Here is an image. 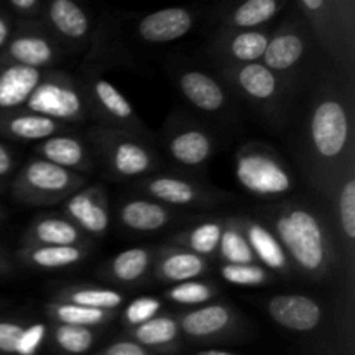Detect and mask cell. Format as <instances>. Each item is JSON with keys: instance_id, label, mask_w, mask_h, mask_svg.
Masks as SVG:
<instances>
[{"instance_id": "6da1fadb", "label": "cell", "mask_w": 355, "mask_h": 355, "mask_svg": "<svg viewBox=\"0 0 355 355\" xmlns=\"http://www.w3.org/2000/svg\"><path fill=\"white\" fill-rule=\"evenodd\" d=\"M286 130L311 193L329 203L340 173L355 158V76L326 62L298 94Z\"/></svg>"}, {"instance_id": "7a4b0ae2", "label": "cell", "mask_w": 355, "mask_h": 355, "mask_svg": "<svg viewBox=\"0 0 355 355\" xmlns=\"http://www.w3.org/2000/svg\"><path fill=\"white\" fill-rule=\"evenodd\" d=\"M257 218L279 239L293 276L329 286L345 281L329 203L315 196H288L260 208Z\"/></svg>"}, {"instance_id": "3957f363", "label": "cell", "mask_w": 355, "mask_h": 355, "mask_svg": "<svg viewBox=\"0 0 355 355\" xmlns=\"http://www.w3.org/2000/svg\"><path fill=\"white\" fill-rule=\"evenodd\" d=\"M314 31L295 7L274 24L262 64L298 90L328 62Z\"/></svg>"}, {"instance_id": "277c9868", "label": "cell", "mask_w": 355, "mask_h": 355, "mask_svg": "<svg viewBox=\"0 0 355 355\" xmlns=\"http://www.w3.org/2000/svg\"><path fill=\"white\" fill-rule=\"evenodd\" d=\"M214 71L231 94L257 111L272 130L281 132L290 123L298 90L270 71L262 62L218 64Z\"/></svg>"}, {"instance_id": "5b68a950", "label": "cell", "mask_w": 355, "mask_h": 355, "mask_svg": "<svg viewBox=\"0 0 355 355\" xmlns=\"http://www.w3.org/2000/svg\"><path fill=\"white\" fill-rule=\"evenodd\" d=\"M87 142L97 165L113 180H139L162 168V156L149 135L97 125L87 134Z\"/></svg>"}, {"instance_id": "8992f818", "label": "cell", "mask_w": 355, "mask_h": 355, "mask_svg": "<svg viewBox=\"0 0 355 355\" xmlns=\"http://www.w3.org/2000/svg\"><path fill=\"white\" fill-rule=\"evenodd\" d=\"M234 175L243 191L266 201L291 196L297 177L279 153L260 141L245 142L236 151Z\"/></svg>"}, {"instance_id": "52a82bcc", "label": "cell", "mask_w": 355, "mask_h": 355, "mask_svg": "<svg viewBox=\"0 0 355 355\" xmlns=\"http://www.w3.org/2000/svg\"><path fill=\"white\" fill-rule=\"evenodd\" d=\"M87 182V175L33 156L12 179L10 193L14 200L28 207H52L68 200Z\"/></svg>"}, {"instance_id": "ba28073f", "label": "cell", "mask_w": 355, "mask_h": 355, "mask_svg": "<svg viewBox=\"0 0 355 355\" xmlns=\"http://www.w3.org/2000/svg\"><path fill=\"white\" fill-rule=\"evenodd\" d=\"M23 110L44 114L64 125L83 123L90 118L82 85L61 69H45L40 83L24 103Z\"/></svg>"}, {"instance_id": "9c48e42d", "label": "cell", "mask_w": 355, "mask_h": 355, "mask_svg": "<svg viewBox=\"0 0 355 355\" xmlns=\"http://www.w3.org/2000/svg\"><path fill=\"white\" fill-rule=\"evenodd\" d=\"M134 191L173 210H211L222 201L231 200L225 191L214 189L201 180L173 172L142 177L134 182Z\"/></svg>"}, {"instance_id": "30bf717a", "label": "cell", "mask_w": 355, "mask_h": 355, "mask_svg": "<svg viewBox=\"0 0 355 355\" xmlns=\"http://www.w3.org/2000/svg\"><path fill=\"white\" fill-rule=\"evenodd\" d=\"M162 141L170 159L193 172L207 170L217 151L214 132L186 113H172L166 118Z\"/></svg>"}, {"instance_id": "8fae6325", "label": "cell", "mask_w": 355, "mask_h": 355, "mask_svg": "<svg viewBox=\"0 0 355 355\" xmlns=\"http://www.w3.org/2000/svg\"><path fill=\"white\" fill-rule=\"evenodd\" d=\"M85 96L90 118L99 121L101 127L120 128L134 134L149 135V130L139 118L134 104L99 73L87 69L78 80Z\"/></svg>"}, {"instance_id": "7c38bea8", "label": "cell", "mask_w": 355, "mask_h": 355, "mask_svg": "<svg viewBox=\"0 0 355 355\" xmlns=\"http://www.w3.org/2000/svg\"><path fill=\"white\" fill-rule=\"evenodd\" d=\"M42 19L16 21L9 42L0 52V64H19L35 69H52L64 55Z\"/></svg>"}, {"instance_id": "4fadbf2b", "label": "cell", "mask_w": 355, "mask_h": 355, "mask_svg": "<svg viewBox=\"0 0 355 355\" xmlns=\"http://www.w3.org/2000/svg\"><path fill=\"white\" fill-rule=\"evenodd\" d=\"M329 61L355 76V47L347 40L333 0H291Z\"/></svg>"}, {"instance_id": "5bb4252c", "label": "cell", "mask_w": 355, "mask_h": 355, "mask_svg": "<svg viewBox=\"0 0 355 355\" xmlns=\"http://www.w3.org/2000/svg\"><path fill=\"white\" fill-rule=\"evenodd\" d=\"M40 19L64 52L83 51L94 42L97 24L87 0H44Z\"/></svg>"}, {"instance_id": "9a60e30c", "label": "cell", "mask_w": 355, "mask_h": 355, "mask_svg": "<svg viewBox=\"0 0 355 355\" xmlns=\"http://www.w3.org/2000/svg\"><path fill=\"white\" fill-rule=\"evenodd\" d=\"M172 75L180 96L201 114L231 118L236 113V97L215 75V71H208L198 66H172Z\"/></svg>"}, {"instance_id": "2e32d148", "label": "cell", "mask_w": 355, "mask_h": 355, "mask_svg": "<svg viewBox=\"0 0 355 355\" xmlns=\"http://www.w3.org/2000/svg\"><path fill=\"white\" fill-rule=\"evenodd\" d=\"M270 321L298 335H312L329 321L333 311L321 298L309 293H276L263 300Z\"/></svg>"}, {"instance_id": "e0dca14e", "label": "cell", "mask_w": 355, "mask_h": 355, "mask_svg": "<svg viewBox=\"0 0 355 355\" xmlns=\"http://www.w3.org/2000/svg\"><path fill=\"white\" fill-rule=\"evenodd\" d=\"M333 225L338 238L345 269V281L350 291L355 286V158L340 173L338 182L329 200Z\"/></svg>"}, {"instance_id": "ac0fdd59", "label": "cell", "mask_w": 355, "mask_h": 355, "mask_svg": "<svg viewBox=\"0 0 355 355\" xmlns=\"http://www.w3.org/2000/svg\"><path fill=\"white\" fill-rule=\"evenodd\" d=\"M272 28L274 24L257 30L214 28L205 44L203 52L214 62V66L259 62L262 61Z\"/></svg>"}, {"instance_id": "d6986e66", "label": "cell", "mask_w": 355, "mask_h": 355, "mask_svg": "<svg viewBox=\"0 0 355 355\" xmlns=\"http://www.w3.org/2000/svg\"><path fill=\"white\" fill-rule=\"evenodd\" d=\"M291 7V0H214L208 16L214 28L257 30L276 24Z\"/></svg>"}, {"instance_id": "ffe728a7", "label": "cell", "mask_w": 355, "mask_h": 355, "mask_svg": "<svg viewBox=\"0 0 355 355\" xmlns=\"http://www.w3.org/2000/svg\"><path fill=\"white\" fill-rule=\"evenodd\" d=\"M201 7L173 6L141 14L134 21V35L149 45H165L193 33L201 19Z\"/></svg>"}, {"instance_id": "44dd1931", "label": "cell", "mask_w": 355, "mask_h": 355, "mask_svg": "<svg viewBox=\"0 0 355 355\" xmlns=\"http://www.w3.org/2000/svg\"><path fill=\"white\" fill-rule=\"evenodd\" d=\"M62 215L68 217L87 238L101 239L111 225L110 200L103 184H87L62 201Z\"/></svg>"}, {"instance_id": "7402d4cb", "label": "cell", "mask_w": 355, "mask_h": 355, "mask_svg": "<svg viewBox=\"0 0 355 355\" xmlns=\"http://www.w3.org/2000/svg\"><path fill=\"white\" fill-rule=\"evenodd\" d=\"M239 312L227 302H210L177 315L180 335L196 342L217 340L229 335L239 322Z\"/></svg>"}, {"instance_id": "603a6c76", "label": "cell", "mask_w": 355, "mask_h": 355, "mask_svg": "<svg viewBox=\"0 0 355 355\" xmlns=\"http://www.w3.org/2000/svg\"><path fill=\"white\" fill-rule=\"evenodd\" d=\"M179 218H184V215L141 194L121 200L116 210L118 225L134 234H155Z\"/></svg>"}, {"instance_id": "cb8c5ba5", "label": "cell", "mask_w": 355, "mask_h": 355, "mask_svg": "<svg viewBox=\"0 0 355 355\" xmlns=\"http://www.w3.org/2000/svg\"><path fill=\"white\" fill-rule=\"evenodd\" d=\"M33 153L37 158L51 162L71 172L82 173V175L94 172L97 165L87 139L66 130L37 142Z\"/></svg>"}, {"instance_id": "d4e9b609", "label": "cell", "mask_w": 355, "mask_h": 355, "mask_svg": "<svg viewBox=\"0 0 355 355\" xmlns=\"http://www.w3.org/2000/svg\"><path fill=\"white\" fill-rule=\"evenodd\" d=\"M210 270V260L187 252L180 246L166 243L158 246L151 276L155 281L165 284H179L184 281L201 279Z\"/></svg>"}, {"instance_id": "484cf974", "label": "cell", "mask_w": 355, "mask_h": 355, "mask_svg": "<svg viewBox=\"0 0 355 355\" xmlns=\"http://www.w3.org/2000/svg\"><path fill=\"white\" fill-rule=\"evenodd\" d=\"M239 222H241L243 231H245L250 248L255 255L257 263H260L263 269L272 272L274 276L293 277L290 260H288L286 252H284L283 245L276 238V234L257 217L239 215Z\"/></svg>"}, {"instance_id": "4316f807", "label": "cell", "mask_w": 355, "mask_h": 355, "mask_svg": "<svg viewBox=\"0 0 355 355\" xmlns=\"http://www.w3.org/2000/svg\"><path fill=\"white\" fill-rule=\"evenodd\" d=\"M158 246H132L111 257L99 274L103 279L121 286H137L151 276Z\"/></svg>"}, {"instance_id": "83f0119b", "label": "cell", "mask_w": 355, "mask_h": 355, "mask_svg": "<svg viewBox=\"0 0 355 355\" xmlns=\"http://www.w3.org/2000/svg\"><path fill=\"white\" fill-rule=\"evenodd\" d=\"M90 245L89 238L64 215L42 214L31 220L21 238V246Z\"/></svg>"}, {"instance_id": "f1b7e54d", "label": "cell", "mask_w": 355, "mask_h": 355, "mask_svg": "<svg viewBox=\"0 0 355 355\" xmlns=\"http://www.w3.org/2000/svg\"><path fill=\"white\" fill-rule=\"evenodd\" d=\"M68 125L59 123L44 114L26 110L3 111L0 114V134L23 142H40L51 135L62 132Z\"/></svg>"}, {"instance_id": "f546056e", "label": "cell", "mask_w": 355, "mask_h": 355, "mask_svg": "<svg viewBox=\"0 0 355 355\" xmlns=\"http://www.w3.org/2000/svg\"><path fill=\"white\" fill-rule=\"evenodd\" d=\"M89 253L90 245L21 246L17 260L33 270H61L82 263Z\"/></svg>"}, {"instance_id": "4dcf8cb0", "label": "cell", "mask_w": 355, "mask_h": 355, "mask_svg": "<svg viewBox=\"0 0 355 355\" xmlns=\"http://www.w3.org/2000/svg\"><path fill=\"white\" fill-rule=\"evenodd\" d=\"M42 76V69L19 64L0 66V111L21 110Z\"/></svg>"}, {"instance_id": "1f68e13d", "label": "cell", "mask_w": 355, "mask_h": 355, "mask_svg": "<svg viewBox=\"0 0 355 355\" xmlns=\"http://www.w3.org/2000/svg\"><path fill=\"white\" fill-rule=\"evenodd\" d=\"M222 227H224V217L207 218V220H201L191 227L184 229V231L177 232L175 236L170 238L168 243L210 260L217 257Z\"/></svg>"}, {"instance_id": "d6a6232c", "label": "cell", "mask_w": 355, "mask_h": 355, "mask_svg": "<svg viewBox=\"0 0 355 355\" xmlns=\"http://www.w3.org/2000/svg\"><path fill=\"white\" fill-rule=\"evenodd\" d=\"M55 302L82 305L99 311L118 312L125 305V295L114 288L96 286V284H71L64 286L52 298Z\"/></svg>"}, {"instance_id": "836d02e7", "label": "cell", "mask_w": 355, "mask_h": 355, "mask_svg": "<svg viewBox=\"0 0 355 355\" xmlns=\"http://www.w3.org/2000/svg\"><path fill=\"white\" fill-rule=\"evenodd\" d=\"M130 340L148 350H165L177 345L180 340V328L177 315L158 314L148 322L135 328H128Z\"/></svg>"}, {"instance_id": "e575fe53", "label": "cell", "mask_w": 355, "mask_h": 355, "mask_svg": "<svg viewBox=\"0 0 355 355\" xmlns=\"http://www.w3.org/2000/svg\"><path fill=\"white\" fill-rule=\"evenodd\" d=\"M45 314H47V318L54 324L99 328V326H104L113 321L118 315V312L99 311V309H89L82 307V305L51 300L49 304H45Z\"/></svg>"}, {"instance_id": "d590c367", "label": "cell", "mask_w": 355, "mask_h": 355, "mask_svg": "<svg viewBox=\"0 0 355 355\" xmlns=\"http://www.w3.org/2000/svg\"><path fill=\"white\" fill-rule=\"evenodd\" d=\"M217 257L222 263H257L255 255L248 245L239 215L224 217Z\"/></svg>"}, {"instance_id": "8d00e7d4", "label": "cell", "mask_w": 355, "mask_h": 355, "mask_svg": "<svg viewBox=\"0 0 355 355\" xmlns=\"http://www.w3.org/2000/svg\"><path fill=\"white\" fill-rule=\"evenodd\" d=\"M220 295V288L210 281L203 279H191L184 283L172 284L165 290V298L172 304L180 305V307L194 309L200 305L210 304Z\"/></svg>"}, {"instance_id": "74e56055", "label": "cell", "mask_w": 355, "mask_h": 355, "mask_svg": "<svg viewBox=\"0 0 355 355\" xmlns=\"http://www.w3.org/2000/svg\"><path fill=\"white\" fill-rule=\"evenodd\" d=\"M52 338L59 350L69 355L87 354L96 343V328H83V326L54 324L52 322Z\"/></svg>"}, {"instance_id": "f35d334b", "label": "cell", "mask_w": 355, "mask_h": 355, "mask_svg": "<svg viewBox=\"0 0 355 355\" xmlns=\"http://www.w3.org/2000/svg\"><path fill=\"white\" fill-rule=\"evenodd\" d=\"M218 274L225 283L241 288L266 286L274 281V274L260 263H220Z\"/></svg>"}, {"instance_id": "ab89813d", "label": "cell", "mask_w": 355, "mask_h": 355, "mask_svg": "<svg viewBox=\"0 0 355 355\" xmlns=\"http://www.w3.org/2000/svg\"><path fill=\"white\" fill-rule=\"evenodd\" d=\"M121 309H123V312H121L123 324L127 326V328H135V326L144 324L149 319L162 314L163 302L162 298L156 297H139L128 302V304L123 305Z\"/></svg>"}, {"instance_id": "60d3db41", "label": "cell", "mask_w": 355, "mask_h": 355, "mask_svg": "<svg viewBox=\"0 0 355 355\" xmlns=\"http://www.w3.org/2000/svg\"><path fill=\"white\" fill-rule=\"evenodd\" d=\"M47 326L44 322H33V324L24 326L23 336L17 345L16 355H35L40 350L42 343H44L45 336H47Z\"/></svg>"}, {"instance_id": "b9f144b4", "label": "cell", "mask_w": 355, "mask_h": 355, "mask_svg": "<svg viewBox=\"0 0 355 355\" xmlns=\"http://www.w3.org/2000/svg\"><path fill=\"white\" fill-rule=\"evenodd\" d=\"M23 331L24 324L21 322L0 321V352L16 355Z\"/></svg>"}, {"instance_id": "7bdbcfd3", "label": "cell", "mask_w": 355, "mask_h": 355, "mask_svg": "<svg viewBox=\"0 0 355 355\" xmlns=\"http://www.w3.org/2000/svg\"><path fill=\"white\" fill-rule=\"evenodd\" d=\"M3 3L17 21H23L38 19L42 14L44 0H3Z\"/></svg>"}, {"instance_id": "ee69618b", "label": "cell", "mask_w": 355, "mask_h": 355, "mask_svg": "<svg viewBox=\"0 0 355 355\" xmlns=\"http://www.w3.org/2000/svg\"><path fill=\"white\" fill-rule=\"evenodd\" d=\"M347 40L355 47V0H333Z\"/></svg>"}, {"instance_id": "f6af8a7d", "label": "cell", "mask_w": 355, "mask_h": 355, "mask_svg": "<svg viewBox=\"0 0 355 355\" xmlns=\"http://www.w3.org/2000/svg\"><path fill=\"white\" fill-rule=\"evenodd\" d=\"M97 355H153V352L139 345L134 340H118Z\"/></svg>"}, {"instance_id": "bcb514c9", "label": "cell", "mask_w": 355, "mask_h": 355, "mask_svg": "<svg viewBox=\"0 0 355 355\" xmlns=\"http://www.w3.org/2000/svg\"><path fill=\"white\" fill-rule=\"evenodd\" d=\"M16 21L17 19L10 14V10L7 7L0 6V52H2V49L9 42L14 26H16Z\"/></svg>"}, {"instance_id": "7dc6e473", "label": "cell", "mask_w": 355, "mask_h": 355, "mask_svg": "<svg viewBox=\"0 0 355 355\" xmlns=\"http://www.w3.org/2000/svg\"><path fill=\"white\" fill-rule=\"evenodd\" d=\"M14 168H16V159H14L12 151L0 142V184L9 180Z\"/></svg>"}, {"instance_id": "c3c4849f", "label": "cell", "mask_w": 355, "mask_h": 355, "mask_svg": "<svg viewBox=\"0 0 355 355\" xmlns=\"http://www.w3.org/2000/svg\"><path fill=\"white\" fill-rule=\"evenodd\" d=\"M196 355H236L229 350H220V349H208V350H201Z\"/></svg>"}, {"instance_id": "681fc988", "label": "cell", "mask_w": 355, "mask_h": 355, "mask_svg": "<svg viewBox=\"0 0 355 355\" xmlns=\"http://www.w3.org/2000/svg\"><path fill=\"white\" fill-rule=\"evenodd\" d=\"M7 269H10V263L7 262L2 255H0V270H7Z\"/></svg>"}]
</instances>
